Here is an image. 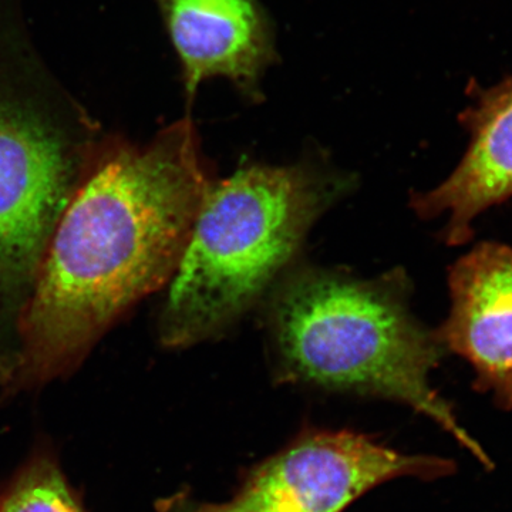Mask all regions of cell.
<instances>
[{
	"mask_svg": "<svg viewBox=\"0 0 512 512\" xmlns=\"http://www.w3.org/2000/svg\"><path fill=\"white\" fill-rule=\"evenodd\" d=\"M453 470L443 458L409 456L355 431H315L252 470L231 500L188 512H342L386 481Z\"/></svg>",
	"mask_w": 512,
	"mask_h": 512,
	"instance_id": "5b68a950",
	"label": "cell"
},
{
	"mask_svg": "<svg viewBox=\"0 0 512 512\" xmlns=\"http://www.w3.org/2000/svg\"><path fill=\"white\" fill-rule=\"evenodd\" d=\"M410 288L399 269L373 279L313 266L289 269L268 293L265 309L276 376L407 404L490 466L431 387L430 372L446 350L413 315Z\"/></svg>",
	"mask_w": 512,
	"mask_h": 512,
	"instance_id": "7a4b0ae2",
	"label": "cell"
},
{
	"mask_svg": "<svg viewBox=\"0 0 512 512\" xmlns=\"http://www.w3.org/2000/svg\"><path fill=\"white\" fill-rule=\"evenodd\" d=\"M0 512H86L53 451L35 453L0 490Z\"/></svg>",
	"mask_w": 512,
	"mask_h": 512,
	"instance_id": "9c48e42d",
	"label": "cell"
},
{
	"mask_svg": "<svg viewBox=\"0 0 512 512\" xmlns=\"http://www.w3.org/2000/svg\"><path fill=\"white\" fill-rule=\"evenodd\" d=\"M467 96L458 116L466 153L443 183L412 195L421 220L447 215L441 239L450 247L470 241L476 218L512 198V74L490 87L471 80Z\"/></svg>",
	"mask_w": 512,
	"mask_h": 512,
	"instance_id": "8992f818",
	"label": "cell"
},
{
	"mask_svg": "<svg viewBox=\"0 0 512 512\" xmlns=\"http://www.w3.org/2000/svg\"><path fill=\"white\" fill-rule=\"evenodd\" d=\"M183 69L191 106L198 87L224 77L248 99L275 60L274 32L259 0H157Z\"/></svg>",
	"mask_w": 512,
	"mask_h": 512,
	"instance_id": "ba28073f",
	"label": "cell"
},
{
	"mask_svg": "<svg viewBox=\"0 0 512 512\" xmlns=\"http://www.w3.org/2000/svg\"><path fill=\"white\" fill-rule=\"evenodd\" d=\"M451 308L436 332L476 372L474 387L512 410V247L484 241L448 271Z\"/></svg>",
	"mask_w": 512,
	"mask_h": 512,
	"instance_id": "52a82bcc",
	"label": "cell"
},
{
	"mask_svg": "<svg viewBox=\"0 0 512 512\" xmlns=\"http://www.w3.org/2000/svg\"><path fill=\"white\" fill-rule=\"evenodd\" d=\"M319 160L248 164L205 195L158 319L164 346L218 338L289 271L313 224L352 191Z\"/></svg>",
	"mask_w": 512,
	"mask_h": 512,
	"instance_id": "3957f363",
	"label": "cell"
},
{
	"mask_svg": "<svg viewBox=\"0 0 512 512\" xmlns=\"http://www.w3.org/2000/svg\"><path fill=\"white\" fill-rule=\"evenodd\" d=\"M96 144L0 97V383L15 359L20 316L50 239Z\"/></svg>",
	"mask_w": 512,
	"mask_h": 512,
	"instance_id": "277c9868",
	"label": "cell"
},
{
	"mask_svg": "<svg viewBox=\"0 0 512 512\" xmlns=\"http://www.w3.org/2000/svg\"><path fill=\"white\" fill-rule=\"evenodd\" d=\"M214 181L190 114L146 146L97 141L20 316L2 399L72 375L124 313L170 284Z\"/></svg>",
	"mask_w": 512,
	"mask_h": 512,
	"instance_id": "6da1fadb",
	"label": "cell"
}]
</instances>
